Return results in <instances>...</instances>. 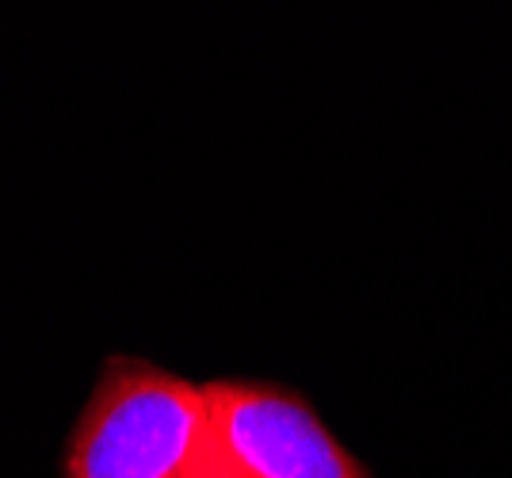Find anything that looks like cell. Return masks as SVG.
Instances as JSON below:
<instances>
[{
  "mask_svg": "<svg viewBox=\"0 0 512 478\" xmlns=\"http://www.w3.org/2000/svg\"><path fill=\"white\" fill-rule=\"evenodd\" d=\"M207 436L203 383L115 352L69 429L62 478H195Z\"/></svg>",
  "mask_w": 512,
  "mask_h": 478,
  "instance_id": "cell-1",
  "label": "cell"
},
{
  "mask_svg": "<svg viewBox=\"0 0 512 478\" xmlns=\"http://www.w3.org/2000/svg\"><path fill=\"white\" fill-rule=\"evenodd\" d=\"M207 463L214 478H375L295 387L211 379Z\"/></svg>",
  "mask_w": 512,
  "mask_h": 478,
  "instance_id": "cell-2",
  "label": "cell"
},
{
  "mask_svg": "<svg viewBox=\"0 0 512 478\" xmlns=\"http://www.w3.org/2000/svg\"><path fill=\"white\" fill-rule=\"evenodd\" d=\"M195 478H214V475H207V471H199V475H195Z\"/></svg>",
  "mask_w": 512,
  "mask_h": 478,
  "instance_id": "cell-3",
  "label": "cell"
}]
</instances>
